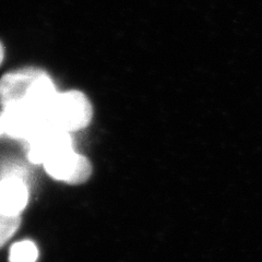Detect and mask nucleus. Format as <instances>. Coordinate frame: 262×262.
I'll return each mask as SVG.
<instances>
[{
    "label": "nucleus",
    "mask_w": 262,
    "mask_h": 262,
    "mask_svg": "<svg viewBox=\"0 0 262 262\" xmlns=\"http://www.w3.org/2000/svg\"><path fill=\"white\" fill-rule=\"evenodd\" d=\"M46 125L45 115L28 105L8 106L0 113V137L29 142Z\"/></svg>",
    "instance_id": "obj_3"
},
{
    "label": "nucleus",
    "mask_w": 262,
    "mask_h": 262,
    "mask_svg": "<svg viewBox=\"0 0 262 262\" xmlns=\"http://www.w3.org/2000/svg\"><path fill=\"white\" fill-rule=\"evenodd\" d=\"M43 166L52 178L70 185L83 184L92 174L91 163L72 147L54 155Z\"/></svg>",
    "instance_id": "obj_4"
},
{
    "label": "nucleus",
    "mask_w": 262,
    "mask_h": 262,
    "mask_svg": "<svg viewBox=\"0 0 262 262\" xmlns=\"http://www.w3.org/2000/svg\"><path fill=\"white\" fill-rule=\"evenodd\" d=\"M92 105L80 91L57 93L47 112L48 124L66 133H75L89 126L92 119Z\"/></svg>",
    "instance_id": "obj_2"
},
{
    "label": "nucleus",
    "mask_w": 262,
    "mask_h": 262,
    "mask_svg": "<svg viewBox=\"0 0 262 262\" xmlns=\"http://www.w3.org/2000/svg\"><path fill=\"white\" fill-rule=\"evenodd\" d=\"M29 202V188L24 176L3 174L0 176V211L20 216Z\"/></svg>",
    "instance_id": "obj_6"
},
{
    "label": "nucleus",
    "mask_w": 262,
    "mask_h": 262,
    "mask_svg": "<svg viewBox=\"0 0 262 262\" xmlns=\"http://www.w3.org/2000/svg\"><path fill=\"white\" fill-rule=\"evenodd\" d=\"M21 224V217L6 214L0 211V248L9 242L11 237L16 233Z\"/></svg>",
    "instance_id": "obj_8"
},
{
    "label": "nucleus",
    "mask_w": 262,
    "mask_h": 262,
    "mask_svg": "<svg viewBox=\"0 0 262 262\" xmlns=\"http://www.w3.org/2000/svg\"><path fill=\"white\" fill-rule=\"evenodd\" d=\"M57 93L53 80L42 69H19L0 79V104L3 107L28 105L43 113L47 118L48 108Z\"/></svg>",
    "instance_id": "obj_1"
},
{
    "label": "nucleus",
    "mask_w": 262,
    "mask_h": 262,
    "mask_svg": "<svg viewBox=\"0 0 262 262\" xmlns=\"http://www.w3.org/2000/svg\"><path fill=\"white\" fill-rule=\"evenodd\" d=\"M4 57H5V51H4V46L0 43V66H2L4 61Z\"/></svg>",
    "instance_id": "obj_9"
},
{
    "label": "nucleus",
    "mask_w": 262,
    "mask_h": 262,
    "mask_svg": "<svg viewBox=\"0 0 262 262\" xmlns=\"http://www.w3.org/2000/svg\"><path fill=\"white\" fill-rule=\"evenodd\" d=\"M28 143V159L33 164H43L54 155L72 147V139L66 133L52 125H46Z\"/></svg>",
    "instance_id": "obj_5"
},
{
    "label": "nucleus",
    "mask_w": 262,
    "mask_h": 262,
    "mask_svg": "<svg viewBox=\"0 0 262 262\" xmlns=\"http://www.w3.org/2000/svg\"><path fill=\"white\" fill-rule=\"evenodd\" d=\"M37 258V246L31 241H21L13 244L9 253V262H36Z\"/></svg>",
    "instance_id": "obj_7"
}]
</instances>
